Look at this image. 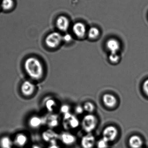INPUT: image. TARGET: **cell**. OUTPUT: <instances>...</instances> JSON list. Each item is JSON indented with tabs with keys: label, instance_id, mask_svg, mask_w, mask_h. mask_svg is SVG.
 <instances>
[{
	"label": "cell",
	"instance_id": "1",
	"mask_svg": "<svg viewBox=\"0 0 148 148\" xmlns=\"http://www.w3.org/2000/svg\"><path fill=\"white\" fill-rule=\"evenodd\" d=\"M24 68L28 75L33 79H40L43 75V66L37 58H27L24 63Z\"/></svg>",
	"mask_w": 148,
	"mask_h": 148
},
{
	"label": "cell",
	"instance_id": "2",
	"mask_svg": "<svg viewBox=\"0 0 148 148\" xmlns=\"http://www.w3.org/2000/svg\"><path fill=\"white\" fill-rule=\"evenodd\" d=\"M97 124V120L95 115L91 114L86 115L83 118L82 127L87 133H91L95 130Z\"/></svg>",
	"mask_w": 148,
	"mask_h": 148
},
{
	"label": "cell",
	"instance_id": "3",
	"mask_svg": "<svg viewBox=\"0 0 148 148\" xmlns=\"http://www.w3.org/2000/svg\"><path fill=\"white\" fill-rule=\"evenodd\" d=\"M62 40L63 36L60 33L54 32L47 36L45 40V42L48 47L54 48L59 46Z\"/></svg>",
	"mask_w": 148,
	"mask_h": 148
},
{
	"label": "cell",
	"instance_id": "4",
	"mask_svg": "<svg viewBox=\"0 0 148 148\" xmlns=\"http://www.w3.org/2000/svg\"><path fill=\"white\" fill-rule=\"evenodd\" d=\"M118 134V131L115 127L108 126L103 131V139L108 143L112 142L116 140Z\"/></svg>",
	"mask_w": 148,
	"mask_h": 148
},
{
	"label": "cell",
	"instance_id": "5",
	"mask_svg": "<svg viewBox=\"0 0 148 148\" xmlns=\"http://www.w3.org/2000/svg\"><path fill=\"white\" fill-rule=\"evenodd\" d=\"M64 127L66 129H75L78 127L79 121L76 117L72 115L70 112L64 114Z\"/></svg>",
	"mask_w": 148,
	"mask_h": 148
},
{
	"label": "cell",
	"instance_id": "6",
	"mask_svg": "<svg viewBox=\"0 0 148 148\" xmlns=\"http://www.w3.org/2000/svg\"><path fill=\"white\" fill-rule=\"evenodd\" d=\"M95 143V137L91 133H87L81 139V146L83 148H93Z\"/></svg>",
	"mask_w": 148,
	"mask_h": 148
},
{
	"label": "cell",
	"instance_id": "7",
	"mask_svg": "<svg viewBox=\"0 0 148 148\" xmlns=\"http://www.w3.org/2000/svg\"><path fill=\"white\" fill-rule=\"evenodd\" d=\"M56 25L59 30L65 32L69 28L70 21L67 17L64 16H61L57 18Z\"/></svg>",
	"mask_w": 148,
	"mask_h": 148
},
{
	"label": "cell",
	"instance_id": "8",
	"mask_svg": "<svg viewBox=\"0 0 148 148\" xmlns=\"http://www.w3.org/2000/svg\"><path fill=\"white\" fill-rule=\"evenodd\" d=\"M35 88V86L30 81H26L23 83L21 87L22 93L25 96H30L33 94Z\"/></svg>",
	"mask_w": 148,
	"mask_h": 148
},
{
	"label": "cell",
	"instance_id": "9",
	"mask_svg": "<svg viewBox=\"0 0 148 148\" xmlns=\"http://www.w3.org/2000/svg\"><path fill=\"white\" fill-rule=\"evenodd\" d=\"M42 137L45 141L51 143L56 142L59 136L54 131L51 130H48L42 133Z\"/></svg>",
	"mask_w": 148,
	"mask_h": 148
},
{
	"label": "cell",
	"instance_id": "10",
	"mask_svg": "<svg viewBox=\"0 0 148 148\" xmlns=\"http://www.w3.org/2000/svg\"><path fill=\"white\" fill-rule=\"evenodd\" d=\"M74 34L79 38L83 37L86 33V28L82 23L77 22L74 24L73 27Z\"/></svg>",
	"mask_w": 148,
	"mask_h": 148
},
{
	"label": "cell",
	"instance_id": "11",
	"mask_svg": "<svg viewBox=\"0 0 148 148\" xmlns=\"http://www.w3.org/2000/svg\"><path fill=\"white\" fill-rule=\"evenodd\" d=\"M62 142L66 145H72L76 142L75 136L72 134L69 133H64L60 136Z\"/></svg>",
	"mask_w": 148,
	"mask_h": 148
},
{
	"label": "cell",
	"instance_id": "12",
	"mask_svg": "<svg viewBox=\"0 0 148 148\" xmlns=\"http://www.w3.org/2000/svg\"><path fill=\"white\" fill-rule=\"evenodd\" d=\"M104 104L109 108H113L116 105L117 100L115 97L111 94H105L103 97Z\"/></svg>",
	"mask_w": 148,
	"mask_h": 148
},
{
	"label": "cell",
	"instance_id": "13",
	"mask_svg": "<svg viewBox=\"0 0 148 148\" xmlns=\"http://www.w3.org/2000/svg\"><path fill=\"white\" fill-rule=\"evenodd\" d=\"M107 48L111 53H117L120 48L119 41L115 39H110L107 42Z\"/></svg>",
	"mask_w": 148,
	"mask_h": 148
},
{
	"label": "cell",
	"instance_id": "14",
	"mask_svg": "<svg viewBox=\"0 0 148 148\" xmlns=\"http://www.w3.org/2000/svg\"><path fill=\"white\" fill-rule=\"evenodd\" d=\"M129 143L132 148H140L142 146L143 142L140 136L134 135L130 138Z\"/></svg>",
	"mask_w": 148,
	"mask_h": 148
},
{
	"label": "cell",
	"instance_id": "15",
	"mask_svg": "<svg viewBox=\"0 0 148 148\" xmlns=\"http://www.w3.org/2000/svg\"><path fill=\"white\" fill-rule=\"evenodd\" d=\"M27 142V137L23 134H19L16 136L15 139V142L17 146L23 147L25 146Z\"/></svg>",
	"mask_w": 148,
	"mask_h": 148
},
{
	"label": "cell",
	"instance_id": "16",
	"mask_svg": "<svg viewBox=\"0 0 148 148\" xmlns=\"http://www.w3.org/2000/svg\"><path fill=\"white\" fill-rule=\"evenodd\" d=\"M29 126L33 128H36L40 126L42 123V119L36 116H32L29 120Z\"/></svg>",
	"mask_w": 148,
	"mask_h": 148
},
{
	"label": "cell",
	"instance_id": "17",
	"mask_svg": "<svg viewBox=\"0 0 148 148\" xmlns=\"http://www.w3.org/2000/svg\"><path fill=\"white\" fill-rule=\"evenodd\" d=\"M0 145L2 148H11L12 146V141L8 137L5 136L1 139Z\"/></svg>",
	"mask_w": 148,
	"mask_h": 148
},
{
	"label": "cell",
	"instance_id": "18",
	"mask_svg": "<svg viewBox=\"0 0 148 148\" xmlns=\"http://www.w3.org/2000/svg\"><path fill=\"white\" fill-rule=\"evenodd\" d=\"M45 106L48 110L52 112L56 107V102L52 98H49L46 100L45 103Z\"/></svg>",
	"mask_w": 148,
	"mask_h": 148
},
{
	"label": "cell",
	"instance_id": "19",
	"mask_svg": "<svg viewBox=\"0 0 148 148\" xmlns=\"http://www.w3.org/2000/svg\"><path fill=\"white\" fill-rule=\"evenodd\" d=\"M14 5L13 0H2L1 6L3 9L5 10H10L13 8Z\"/></svg>",
	"mask_w": 148,
	"mask_h": 148
},
{
	"label": "cell",
	"instance_id": "20",
	"mask_svg": "<svg viewBox=\"0 0 148 148\" xmlns=\"http://www.w3.org/2000/svg\"><path fill=\"white\" fill-rule=\"evenodd\" d=\"M100 34V31L97 28L92 27L90 28L88 32L89 37L91 39H95L97 38Z\"/></svg>",
	"mask_w": 148,
	"mask_h": 148
},
{
	"label": "cell",
	"instance_id": "21",
	"mask_svg": "<svg viewBox=\"0 0 148 148\" xmlns=\"http://www.w3.org/2000/svg\"><path fill=\"white\" fill-rule=\"evenodd\" d=\"M59 124L58 117L56 116H51L48 120V124L50 127H55Z\"/></svg>",
	"mask_w": 148,
	"mask_h": 148
},
{
	"label": "cell",
	"instance_id": "22",
	"mask_svg": "<svg viewBox=\"0 0 148 148\" xmlns=\"http://www.w3.org/2000/svg\"><path fill=\"white\" fill-rule=\"evenodd\" d=\"M84 110L88 113H91L95 110V106L92 103L90 102H87L84 104L83 106Z\"/></svg>",
	"mask_w": 148,
	"mask_h": 148
},
{
	"label": "cell",
	"instance_id": "23",
	"mask_svg": "<svg viewBox=\"0 0 148 148\" xmlns=\"http://www.w3.org/2000/svg\"><path fill=\"white\" fill-rule=\"evenodd\" d=\"M108 143H109L102 138L97 142V148H108Z\"/></svg>",
	"mask_w": 148,
	"mask_h": 148
},
{
	"label": "cell",
	"instance_id": "24",
	"mask_svg": "<svg viewBox=\"0 0 148 148\" xmlns=\"http://www.w3.org/2000/svg\"><path fill=\"white\" fill-rule=\"evenodd\" d=\"M109 59L111 62L116 63L119 61L120 57L117 53H111L110 55Z\"/></svg>",
	"mask_w": 148,
	"mask_h": 148
},
{
	"label": "cell",
	"instance_id": "25",
	"mask_svg": "<svg viewBox=\"0 0 148 148\" xmlns=\"http://www.w3.org/2000/svg\"><path fill=\"white\" fill-rule=\"evenodd\" d=\"M60 111L64 114L69 113L70 112V107L67 105H62Z\"/></svg>",
	"mask_w": 148,
	"mask_h": 148
},
{
	"label": "cell",
	"instance_id": "26",
	"mask_svg": "<svg viewBox=\"0 0 148 148\" xmlns=\"http://www.w3.org/2000/svg\"><path fill=\"white\" fill-rule=\"evenodd\" d=\"M143 88L144 93L148 96V79L146 80L143 83Z\"/></svg>",
	"mask_w": 148,
	"mask_h": 148
},
{
	"label": "cell",
	"instance_id": "27",
	"mask_svg": "<svg viewBox=\"0 0 148 148\" xmlns=\"http://www.w3.org/2000/svg\"><path fill=\"white\" fill-rule=\"evenodd\" d=\"M73 39L72 36L69 34H66L63 36V40L66 42H69Z\"/></svg>",
	"mask_w": 148,
	"mask_h": 148
},
{
	"label": "cell",
	"instance_id": "28",
	"mask_svg": "<svg viewBox=\"0 0 148 148\" xmlns=\"http://www.w3.org/2000/svg\"><path fill=\"white\" fill-rule=\"evenodd\" d=\"M84 110L83 107H82V106H80V105L77 106V107H76L75 109V111L76 113L77 114H82Z\"/></svg>",
	"mask_w": 148,
	"mask_h": 148
},
{
	"label": "cell",
	"instance_id": "29",
	"mask_svg": "<svg viewBox=\"0 0 148 148\" xmlns=\"http://www.w3.org/2000/svg\"><path fill=\"white\" fill-rule=\"evenodd\" d=\"M48 148H60V146L57 143V142L50 143Z\"/></svg>",
	"mask_w": 148,
	"mask_h": 148
},
{
	"label": "cell",
	"instance_id": "30",
	"mask_svg": "<svg viewBox=\"0 0 148 148\" xmlns=\"http://www.w3.org/2000/svg\"><path fill=\"white\" fill-rule=\"evenodd\" d=\"M32 148H41L38 146H34L32 147Z\"/></svg>",
	"mask_w": 148,
	"mask_h": 148
}]
</instances>
